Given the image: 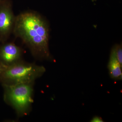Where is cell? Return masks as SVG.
<instances>
[{
    "mask_svg": "<svg viewBox=\"0 0 122 122\" xmlns=\"http://www.w3.org/2000/svg\"><path fill=\"white\" fill-rule=\"evenodd\" d=\"M122 66L118 61L115 50L113 47L112 50L107 68L111 77L117 80H122Z\"/></svg>",
    "mask_w": 122,
    "mask_h": 122,
    "instance_id": "obj_6",
    "label": "cell"
},
{
    "mask_svg": "<svg viewBox=\"0 0 122 122\" xmlns=\"http://www.w3.org/2000/svg\"><path fill=\"white\" fill-rule=\"evenodd\" d=\"M16 16L9 0H2L0 5V43L6 42L13 33Z\"/></svg>",
    "mask_w": 122,
    "mask_h": 122,
    "instance_id": "obj_4",
    "label": "cell"
},
{
    "mask_svg": "<svg viewBox=\"0 0 122 122\" xmlns=\"http://www.w3.org/2000/svg\"><path fill=\"white\" fill-rule=\"evenodd\" d=\"M13 33L22 40L36 58L50 59L49 27L46 20L39 13L28 10L16 16Z\"/></svg>",
    "mask_w": 122,
    "mask_h": 122,
    "instance_id": "obj_1",
    "label": "cell"
},
{
    "mask_svg": "<svg viewBox=\"0 0 122 122\" xmlns=\"http://www.w3.org/2000/svg\"><path fill=\"white\" fill-rule=\"evenodd\" d=\"M91 122H104L102 118L99 116H96L94 117L91 120Z\"/></svg>",
    "mask_w": 122,
    "mask_h": 122,
    "instance_id": "obj_8",
    "label": "cell"
},
{
    "mask_svg": "<svg viewBox=\"0 0 122 122\" xmlns=\"http://www.w3.org/2000/svg\"><path fill=\"white\" fill-rule=\"evenodd\" d=\"M23 51L12 42L0 45V62L5 66L12 65L22 60Z\"/></svg>",
    "mask_w": 122,
    "mask_h": 122,
    "instance_id": "obj_5",
    "label": "cell"
},
{
    "mask_svg": "<svg viewBox=\"0 0 122 122\" xmlns=\"http://www.w3.org/2000/svg\"><path fill=\"white\" fill-rule=\"evenodd\" d=\"M116 55L118 61L122 66V45H117L115 46Z\"/></svg>",
    "mask_w": 122,
    "mask_h": 122,
    "instance_id": "obj_7",
    "label": "cell"
},
{
    "mask_svg": "<svg viewBox=\"0 0 122 122\" xmlns=\"http://www.w3.org/2000/svg\"><path fill=\"white\" fill-rule=\"evenodd\" d=\"M2 0H0V5L1 3L2 2Z\"/></svg>",
    "mask_w": 122,
    "mask_h": 122,
    "instance_id": "obj_10",
    "label": "cell"
},
{
    "mask_svg": "<svg viewBox=\"0 0 122 122\" xmlns=\"http://www.w3.org/2000/svg\"><path fill=\"white\" fill-rule=\"evenodd\" d=\"M34 83L2 85L5 102L13 108L19 117L30 112L33 102Z\"/></svg>",
    "mask_w": 122,
    "mask_h": 122,
    "instance_id": "obj_2",
    "label": "cell"
},
{
    "mask_svg": "<svg viewBox=\"0 0 122 122\" xmlns=\"http://www.w3.org/2000/svg\"><path fill=\"white\" fill-rule=\"evenodd\" d=\"M45 71L42 66L21 60L7 66L0 73V83L2 85L34 82Z\"/></svg>",
    "mask_w": 122,
    "mask_h": 122,
    "instance_id": "obj_3",
    "label": "cell"
},
{
    "mask_svg": "<svg viewBox=\"0 0 122 122\" xmlns=\"http://www.w3.org/2000/svg\"><path fill=\"white\" fill-rule=\"evenodd\" d=\"M6 67V66L4 65L2 63L0 62V73L2 72V71H3L5 69Z\"/></svg>",
    "mask_w": 122,
    "mask_h": 122,
    "instance_id": "obj_9",
    "label": "cell"
}]
</instances>
